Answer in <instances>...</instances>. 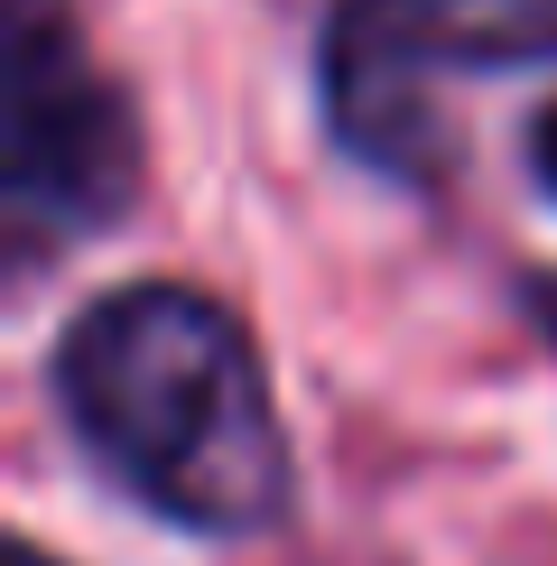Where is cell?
I'll use <instances>...</instances> for the list:
<instances>
[{
  "mask_svg": "<svg viewBox=\"0 0 557 566\" xmlns=\"http://www.w3.org/2000/svg\"><path fill=\"white\" fill-rule=\"evenodd\" d=\"M56 418L84 464L186 538H261L288 521L297 464L261 344L196 279H122L46 353Z\"/></svg>",
  "mask_w": 557,
  "mask_h": 566,
  "instance_id": "cell-1",
  "label": "cell"
},
{
  "mask_svg": "<svg viewBox=\"0 0 557 566\" xmlns=\"http://www.w3.org/2000/svg\"><path fill=\"white\" fill-rule=\"evenodd\" d=\"M139 205V112L84 46L75 0H0V242L10 279Z\"/></svg>",
  "mask_w": 557,
  "mask_h": 566,
  "instance_id": "cell-2",
  "label": "cell"
},
{
  "mask_svg": "<svg viewBox=\"0 0 557 566\" xmlns=\"http://www.w3.org/2000/svg\"><path fill=\"white\" fill-rule=\"evenodd\" d=\"M557 56V0H325L316 19V103L335 139L381 177H437L428 75L474 65H548Z\"/></svg>",
  "mask_w": 557,
  "mask_h": 566,
  "instance_id": "cell-3",
  "label": "cell"
},
{
  "mask_svg": "<svg viewBox=\"0 0 557 566\" xmlns=\"http://www.w3.org/2000/svg\"><path fill=\"white\" fill-rule=\"evenodd\" d=\"M521 168H529V186L557 205V93L529 112V130H521Z\"/></svg>",
  "mask_w": 557,
  "mask_h": 566,
  "instance_id": "cell-4",
  "label": "cell"
},
{
  "mask_svg": "<svg viewBox=\"0 0 557 566\" xmlns=\"http://www.w3.org/2000/svg\"><path fill=\"white\" fill-rule=\"evenodd\" d=\"M521 297H529V325H539V335L557 344V279H529V289H521Z\"/></svg>",
  "mask_w": 557,
  "mask_h": 566,
  "instance_id": "cell-5",
  "label": "cell"
},
{
  "mask_svg": "<svg viewBox=\"0 0 557 566\" xmlns=\"http://www.w3.org/2000/svg\"><path fill=\"white\" fill-rule=\"evenodd\" d=\"M10 566H56V557H46L38 538H10Z\"/></svg>",
  "mask_w": 557,
  "mask_h": 566,
  "instance_id": "cell-6",
  "label": "cell"
}]
</instances>
